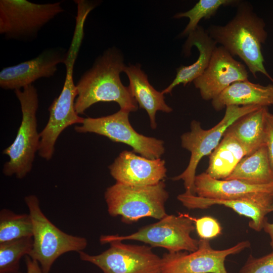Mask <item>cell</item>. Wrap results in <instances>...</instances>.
I'll return each mask as SVG.
<instances>
[{
    "instance_id": "1",
    "label": "cell",
    "mask_w": 273,
    "mask_h": 273,
    "mask_svg": "<svg viewBox=\"0 0 273 273\" xmlns=\"http://www.w3.org/2000/svg\"><path fill=\"white\" fill-rule=\"evenodd\" d=\"M265 26L251 4L240 1L235 15L225 25H211L206 31L233 57H239L255 78L260 73L273 83V78L265 68L262 53V45L267 38Z\"/></svg>"
},
{
    "instance_id": "2",
    "label": "cell",
    "mask_w": 273,
    "mask_h": 273,
    "mask_svg": "<svg viewBox=\"0 0 273 273\" xmlns=\"http://www.w3.org/2000/svg\"><path fill=\"white\" fill-rule=\"evenodd\" d=\"M125 66L122 54L115 47L108 48L97 58L76 84V113L82 114L100 102H115L121 110L129 113L136 111L138 104L120 77Z\"/></svg>"
},
{
    "instance_id": "3",
    "label": "cell",
    "mask_w": 273,
    "mask_h": 273,
    "mask_svg": "<svg viewBox=\"0 0 273 273\" xmlns=\"http://www.w3.org/2000/svg\"><path fill=\"white\" fill-rule=\"evenodd\" d=\"M14 93L20 104L22 120L14 141L3 152L9 158L4 165L3 172L7 176L15 175L22 179L31 171L39 147L36 118L39 100L33 84L15 90Z\"/></svg>"
},
{
    "instance_id": "4",
    "label": "cell",
    "mask_w": 273,
    "mask_h": 273,
    "mask_svg": "<svg viewBox=\"0 0 273 273\" xmlns=\"http://www.w3.org/2000/svg\"><path fill=\"white\" fill-rule=\"evenodd\" d=\"M104 197L109 215L120 216L125 223L134 222L145 217L160 220L167 215L165 203L169 194L163 180L147 186L116 183L106 189Z\"/></svg>"
},
{
    "instance_id": "5",
    "label": "cell",
    "mask_w": 273,
    "mask_h": 273,
    "mask_svg": "<svg viewBox=\"0 0 273 273\" xmlns=\"http://www.w3.org/2000/svg\"><path fill=\"white\" fill-rule=\"evenodd\" d=\"M24 200L33 224V247L28 256L39 263L43 273H49L54 262L62 254L79 252L86 247L85 238L66 234L48 219L35 195L27 196Z\"/></svg>"
},
{
    "instance_id": "6",
    "label": "cell",
    "mask_w": 273,
    "mask_h": 273,
    "mask_svg": "<svg viewBox=\"0 0 273 273\" xmlns=\"http://www.w3.org/2000/svg\"><path fill=\"white\" fill-rule=\"evenodd\" d=\"M260 107H262L228 106L222 119L209 129H203L199 121L193 120L191 123V130L180 136L182 147L191 153L189 163L181 173L172 177V179L174 181L183 180L185 193L196 195L194 181L196 169L201 159L212 153L221 140L225 130L233 122Z\"/></svg>"
},
{
    "instance_id": "7",
    "label": "cell",
    "mask_w": 273,
    "mask_h": 273,
    "mask_svg": "<svg viewBox=\"0 0 273 273\" xmlns=\"http://www.w3.org/2000/svg\"><path fill=\"white\" fill-rule=\"evenodd\" d=\"M64 11L60 2L36 4L27 0H1L0 34L8 40L32 41Z\"/></svg>"
},
{
    "instance_id": "8",
    "label": "cell",
    "mask_w": 273,
    "mask_h": 273,
    "mask_svg": "<svg viewBox=\"0 0 273 273\" xmlns=\"http://www.w3.org/2000/svg\"><path fill=\"white\" fill-rule=\"evenodd\" d=\"M102 244L109 248L98 255L79 251L80 259L98 266L103 273H161L162 259L146 245L127 244L103 235Z\"/></svg>"
},
{
    "instance_id": "9",
    "label": "cell",
    "mask_w": 273,
    "mask_h": 273,
    "mask_svg": "<svg viewBox=\"0 0 273 273\" xmlns=\"http://www.w3.org/2000/svg\"><path fill=\"white\" fill-rule=\"evenodd\" d=\"M193 218L188 215H168L157 222L144 226L137 232L124 236L106 235L111 239L124 241L134 240L161 247L169 253L186 251L193 252L199 247V240L191 234L195 230Z\"/></svg>"
},
{
    "instance_id": "10",
    "label": "cell",
    "mask_w": 273,
    "mask_h": 273,
    "mask_svg": "<svg viewBox=\"0 0 273 273\" xmlns=\"http://www.w3.org/2000/svg\"><path fill=\"white\" fill-rule=\"evenodd\" d=\"M129 113L120 109L110 115L85 118L80 125L75 126L74 130L78 133H95L112 141L124 143L132 147L134 152L149 159L160 158L165 153L164 141L136 131L130 123Z\"/></svg>"
},
{
    "instance_id": "11",
    "label": "cell",
    "mask_w": 273,
    "mask_h": 273,
    "mask_svg": "<svg viewBox=\"0 0 273 273\" xmlns=\"http://www.w3.org/2000/svg\"><path fill=\"white\" fill-rule=\"evenodd\" d=\"M76 59L68 57L64 63L66 74L63 88L49 108L48 121L40 133V144L38 153L39 156L49 161L55 152L56 141L63 131L74 124H81L84 118L75 110V101L77 92L73 78V67Z\"/></svg>"
},
{
    "instance_id": "12",
    "label": "cell",
    "mask_w": 273,
    "mask_h": 273,
    "mask_svg": "<svg viewBox=\"0 0 273 273\" xmlns=\"http://www.w3.org/2000/svg\"><path fill=\"white\" fill-rule=\"evenodd\" d=\"M250 246L248 241H244L227 249L215 250L209 240L200 239L198 249L194 252L164 253L161 273H228L224 264L226 258Z\"/></svg>"
},
{
    "instance_id": "13",
    "label": "cell",
    "mask_w": 273,
    "mask_h": 273,
    "mask_svg": "<svg viewBox=\"0 0 273 273\" xmlns=\"http://www.w3.org/2000/svg\"><path fill=\"white\" fill-rule=\"evenodd\" d=\"M248 77L245 65L220 46L214 49L204 72L193 82L204 100L212 101L232 83Z\"/></svg>"
},
{
    "instance_id": "14",
    "label": "cell",
    "mask_w": 273,
    "mask_h": 273,
    "mask_svg": "<svg viewBox=\"0 0 273 273\" xmlns=\"http://www.w3.org/2000/svg\"><path fill=\"white\" fill-rule=\"evenodd\" d=\"M67 52L61 48H50L34 58L4 68L0 72V87L4 89H21L39 78L53 76L58 65L64 64Z\"/></svg>"
},
{
    "instance_id": "15",
    "label": "cell",
    "mask_w": 273,
    "mask_h": 273,
    "mask_svg": "<svg viewBox=\"0 0 273 273\" xmlns=\"http://www.w3.org/2000/svg\"><path fill=\"white\" fill-rule=\"evenodd\" d=\"M177 199L184 206L189 209H204L215 205L230 208L238 214L251 219L249 226L260 232L267 220L266 216L273 211V195L258 193L252 196L236 199L207 198L185 192L177 196Z\"/></svg>"
},
{
    "instance_id": "16",
    "label": "cell",
    "mask_w": 273,
    "mask_h": 273,
    "mask_svg": "<svg viewBox=\"0 0 273 273\" xmlns=\"http://www.w3.org/2000/svg\"><path fill=\"white\" fill-rule=\"evenodd\" d=\"M116 183L131 186L156 185L166 176L165 160L151 159L137 155L133 151H123L109 166Z\"/></svg>"
},
{
    "instance_id": "17",
    "label": "cell",
    "mask_w": 273,
    "mask_h": 273,
    "mask_svg": "<svg viewBox=\"0 0 273 273\" xmlns=\"http://www.w3.org/2000/svg\"><path fill=\"white\" fill-rule=\"evenodd\" d=\"M193 46H195L199 52L197 60L189 66L182 65L176 68L175 77L162 91L164 95L171 93L176 86L183 84L185 86L200 76L208 67L217 43L203 27L198 26L194 32L188 35L183 46V53L185 56L190 55Z\"/></svg>"
},
{
    "instance_id": "18",
    "label": "cell",
    "mask_w": 273,
    "mask_h": 273,
    "mask_svg": "<svg viewBox=\"0 0 273 273\" xmlns=\"http://www.w3.org/2000/svg\"><path fill=\"white\" fill-rule=\"evenodd\" d=\"M194 186L196 195L207 198L236 199L258 193L273 195V183L252 185L238 179H217L206 172L196 175Z\"/></svg>"
},
{
    "instance_id": "19",
    "label": "cell",
    "mask_w": 273,
    "mask_h": 273,
    "mask_svg": "<svg viewBox=\"0 0 273 273\" xmlns=\"http://www.w3.org/2000/svg\"><path fill=\"white\" fill-rule=\"evenodd\" d=\"M211 104L217 111L230 106H272L273 83L262 85L248 80L236 81L213 99Z\"/></svg>"
},
{
    "instance_id": "20",
    "label": "cell",
    "mask_w": 273,
    "mask_h": 273,
    "mask_svg": "<svg viewBox=\"0 0 273 273\" xmlns=\"http://www.w3.org/2000/svg\"><path fill=\"white\" fill-rule=\"evenodd\" d=\"M123 72L129 79L128 87L131 95L140 108L145 110L148 113L151 128H156L157 112L170 113L172 109L166 103L162 92L157 90L150 83L147 75L142 69L140 64L126 66Z\"/></svg>"
},
{
    "instance_id": "21",
    "label": "cell",
    "mask_w": 273,
    "mask_h": 273,
    "mask_svg": "<svg viewBox=\"0 0 273 273\" xmlns=\"http://www.w3.org/2000/svg\"><path fill=\"white\" fill-rule=\"evenodd\" d=\"M268 107L247 113L233 122L224 134L234 138L251 154L265 145V126Z\"/></svg>"
},
{
    "instance_id": "22",
    "label": "cell",
    "mask_w": 273,
    "mask_h": 273,
    "mask_svg": "<svg viewBox=\"0 0 273 273\" xmlns=\"http://www.w3.org/2000/svg\"><path fill=\"white\" fill-rule=\"evenodd\" d=\"M248 151L234 138L224 134L217 146L209 155L206 173L217 179H225L238 163L249 155Z\"/></svg>"
},
{
    "instance_id": "23",
    "label": "cell",
    "mask_w": 273,
    "mask_h": 273,
    "mask_svg": "<svg viewBox=\"0 0 273 273\" xmlns=\"http://www.w3.org/2000/svg\"><path fill=\"white\" fill-rule=\"evenodd\" d=\"M225 179H238L252 185L273 183V173L265 146L243 158Z\"/></svg>"
},
{
    "instance_id": "24",
    "label": "cell",
    "mask_w": 273,
    "mask_h": 273,
    "mask_svg": "<svg viewBox=\"0 0 273 273\" xmlns=\"http://www.w3.org/2000/svg\"><path fill=\"white\" fill-rule=\"evenodd\" d=\"M32 236L33 224L29 213H15L7 209L1 210L0 243Z\"/></svg>"
},
{
    "instance_id": "25",
    "label": "cell",
    "mask_w": 273,
    "mask_h": 273,
    "mask_svg": "<svg viewBox=\"0 0 273 273\" xmlns=\"http://www.w3.org/2000/svg\"><path fill=\"white\" fill-rule=\"evenodd\" d=\"M239 0H200L190 10L178 13L173 16V18L180 19L186 17L189 19V23L179 34L180 37L188 36L198 27L201 20L210 19L214 16L218 10L222 6H236L239 4Z\"/></svg>"
},
{
    "instance_id": "26",
    "label": "cell",
    "mask_w": 273,
    "mask_h": 273,
    "mask_svg": "<svg viewBox=\"0 0 273 273\" xmlns=\"http://www.w3.org/2000/svg\"><path fill=\"white\" fill-rule=\"evenodd\" d=\"M32 247V237L1 243L0 273H18L21 257L28 255Z\"/></svg>"
},
{
    "instance_id": "27",
    "label": "cell",
    "mask_w": 273,
    "mask_h": 273,
    "mask_svg": "<svg viewBox=\"0 0 273 273\" xmlns=\"http://www.w3.org/2000/svg\"><path fill=\"white\" fill-rule=\"evenodd\" d=\"M195 229L200 239H213L221 233L222 228L219 222L215 218L203 216L194 219Z\"/></svg>"
},
{
    "instance_id": "28",
    "label": "cell",
    "mask_w": 273,
    "mask_h": 273,
    "mask_svg": "<svg viewBox=\"0 0 273 273\" xmlns=\"http://www.w3.org/2000/svg\"><path fill=\"white\" fill-rule=\"evenodd\" d=\"M239 273H273V252L259 258L250 255Z\"/></svg>"
},
{
    "instance_id": "29",
    "label": "cell",
    "mask_w": 273,
    "mask_h": 273,
    "mask_svg": "<svg viewBox=\"0 0 273 273\" xmlns=\"http://www.w3.org/2000/svg\"><path fill=\"white\" fill-rule=\"evenodd\" d=\"M265 146L271 169L273 173V114L269 111L266 116L265 126Z\"/></svg>"
},
{
    "instance_id": "30",
    "label": "cell",
    "mask_w": 273,
    "mask_h": 273,
    "mask_svg": "<svg viewBox=\"0 0 273 273\" xmlns=\"http://www.w3.org/2000/svg\"><path fill=\"white\" fill-rule=\"evenodd\" d=\"M26 273H43L39 263L28 255L25 256Z\"/></svg>"
},
{
    "instance_id": "31",
    "label": "cell",
    "mask_w": 273,
    "mask_h": 273,
    "mask_svg": "<svg viewBox=\"0 0 273 273\" xmlns=\"http://www.w3.org/2000/svg\"><path fill=\"white\" fill-rule=\"evenodd\" d=\"M263 229L269 236L270 245L273 249V223H269L266 220L264 223Z\"/></svg>"
}]
</instances>
